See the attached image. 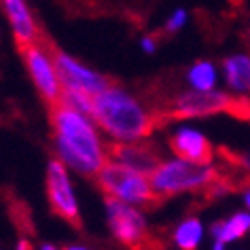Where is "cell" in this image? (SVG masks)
<instances>
[{"instance_id":"obj_1","label":"cell","mask_w":250,"mask_h":250,"mask_svg":"<svg viewBox=\"0 0 250 250\" xmlns=\"http://www.w3.org/2000/svg\"><path fill=\"white\" fill-rule=\"evenodd\" d=\"M49 123L55 157L79 176L96 178L110 159V148H106L93 117L58 102L49 106Z\"/></svg>"},{"instance_id":"obj_2","label":"cell","mask_w":250,"mask_h":250,"mask_svg":"<svg viewBox=\"0 0 250 250\" xmlns=\"http://www.w3.org/2000/svg\"><path fill=\"white\" fill-rule=\"evenodd\" d=\"M91 117L110 142L148 140L157 125V117L140 98L112 83L93 98Z\"/></svg>"},{"instance_id":"obj_3","label":"cell","mask_w":250,"mask_h":250,"mask_svg":"<svg viewBox=\"0 0 250 250\" xmlns=\"http://www.w3.org/2000/svg\"><path fill=\"white\" fill-rule=\"evenodd\" d=\"M216 178L218 170L214 164H202L174 155L170 159H161L151 174V185L157 197H174L206 191Z\"/></svg>"},{"instance_id":"obj_4","label":"cell","mask_w":250,"mask_h":250,"mask_svg":"<svg viewBox=\"0 0 250 250\" xmlns=\"http://www.w3.org/2000/svg\"><path fill=\"white\" fill-rule=\"evenodd\" d=\"M96 185L104 193V197H115L119 202L140 206V208L151 206L159 199L151 185V176L136 172L115 159H108L98 172Z\"/></svg>"},{"instance_id":"obj_5","label":"cell","mask_w":250,"mask_h":250,"mask_svg":"<svg viewBox=\"0 0 250 250\" xmlns=\"http://www.w3.org/2000/svg\"><path fill=\"white\" fill-rule=\"evenodd\" d=\"M21 55H23L26 70L30 74V79H32L34 89L39 91L42 102L47 106L58 104L62 100L64 85H62L58 66H55L53 51H49V49L42 47L41 42H34V45L21 47Z\"/></svg>"},{"instance_id":"obj_6","label":"cell","mask_w":250,"mask_h":250,"mask_svg":"<svg viewBox=\"0 0 250 250\" xmlns=\"http://www.w3.org/2000/svg\"><path fill=\"white\" fill-rule=\"evenodd\" d=\"M104 214L110 235L119 244L136 248L146 240L148 221L140 206L119 202L115 197H104Z\"/></svg>"},{"instance_id":"obj_7","label":"cell","mask_w":250,"mask_h":250,"mask_svg":"<svg viewBox=\"0 0 250 250\" xmlns=\"http://www.w3.org/2000/svg\"><path fill=\"white\" fill-rule=\"evenodd\" d=\"M45 189H47L49 208H51L62 221L79 225L81 223V206H79L77 193H74L70 170H68V166L62 164L58 157L49 159V164H47Z\"/></svg>"},{"instance_id":"obj_8","label":"cell","mask_w":250,"mask_h":250,"mask_svg":"<svg viewBox=\"0 0 250 250\" xmlns=\"http://www.w3.org/2000/svg\"><path fill=\"white\" fill-rule=\"evenodd\" d=\"M233 98L223 89H210V91H197L187 89L178 93L172 102V115L178 119H202L212 117L218 112H227L233 108Z\"/></svg>"},{"instance_id":"obj_9","label":"cell","mask_w":250,"mask_h":250,"mask_svg":"<svg viewBox=\"0 0 250 250\" xmlns=\"http://www.w3.org/2000/svg\"><path fill=\"white\" fill-rule=\"evenodd\" d=\"M53 58H55V66H58L64 89H79L96 98L98 93H102L110 85V79L106 74L93 70L91 66H87L85 62L77 60L70 53L55 49Z\"/></svg>"},{"instance_id":"obj_10","label":"cell","mask_w":250,"mask_h":250,"mask_svg":"<svg viewBox=\"0 0 250 250\" xmlns=\"http://www.w3.org/2000/svg\"><path fill=\"white\" fill-rule=\"evenodd\" d=\"M170 148L178 157L202 161V164H212V157H214L208 136L193 125H180L174 129L170 136Z\"/></svg>"},{"instance_id":"obj_11","label":"cell","mask_w":250,"mask_h":250,"mask_svg":"<svg viewBox=\"0 0 250 250\" xmlns=\"http://www.w3.org/2000/svg\"><path fill=\"white\" fill-rule=\"evenodd\" d=\"M110 159L119 161V164L132 167L136 172H142L146 176H151L155 167L161 164V157L157 151L146 145V140L140 142H112L110 146Z\"/></svg>"},{"instance_id":"obj_12","label":"cell","mask_w":250,"mask_h":250,"mask_svg":"<svg viewBox=\"0 0 250 250\" xmlns=\"http://www.w3.org/2000/svg\"><path fill=\"white\" fill-rule=\"evenodd\" d=\"M2 7L17 45L28 47L39 42V28H36V21L30 13L26 0H2Z\"/></svg>"},{"instance_id":"obj_13","label":"cell","mask_w":250,"mask_h":250,"mask_svg":"<svg viewBox=\"0 0 250 250\" xmlns=\"http://www.w3.org/2000/svg\"><path fill=\"white\" fill-rule=\"evenodd\" d=\"M223 83L237 96H250V53L227 55L221 64Z\"/></svg>"},{"instance_id":"obj_14","label":"cell","mask_w":250,"mask_h":250,"mask_svg":"<svg viewBox=\"0 0 250 250\" xmlns=\"http://www.w3.org/2000/svg\"><path fill=\"white\" fill-rule=\"evenodd\" d=\"M248 233H250V210H240L235 214H231L229 218H223V221H216L214 225H210L212 240H218L227 244V246L242 240Z\"/></svg>"},{"instance_id":"obj_15","label":"cell","mask_w":250,"mask_h":250,"mask_svg":"<svg viewBox=\"0 0 250 250\" xmlns=\"http://www.w3.org/2000/svg\"><path fill=\"white\" fill-rule=\"evenodd\" d=\"M221 68H218L212 60H197L187 68L185 81L191 89L197 91H210L218 89V81H221Z\"/></svg>"},{"instance_id":"obj_16","label":"cell","mask_w":250,"mask_h":250,"mask_svg":"<svg viewBox=\"0 0 250 250\" xmlns=\"http://www.w3.org/2000/svg\"><path fill=\"white\" fill-rule=\"evenodd\" d=\"M206 225L199 216H185L172 231V242L178 250H197L204 242Z\"/></svg>"},{"instance_id":"obj_17","label":"cell","mask_w":250,"mask_h":250,"mask_svg":"<svg viewBox=\"0 0 250 250\" xmlns=\"http://www.w3.org/2000/svg\"><path fill=\"white\" fill-rule=\"evenodd\" d=\"M60 102H64L66 106H70L74 110L85 112V115H91V110H93V96H89L85 91H79V89H64Z\"/></svg>"},{"instance_id":"obj_18","label":"cell","mask_w":250,"mask_h":250,"mask_svg":"<svg viewBox=\"0 0 250 250\" xmlns=\"http://www.w3.org/2000/svg\"><path fill=\"white\" fill-rule=\"evenodd\" d=\"M187 21H189V13H187V9H174L170 17L166 20V32L167 34H176L180 32L185 26H187Z\"/></svg>"},{"instance_id":"obj_19","label":"cell","mask_w":250,"mask_h":250,"mask_svg":"<svg viewBox=\"0 0 250 250\" xmlns=\"http://www.w3.org/2000/svg\"><path fill=\"white\" fill-rule=\"evenodd\" d=\"M229 191H231V185L227 183V180H221V178H216L214 183H212L208 189H206V193H208V197H225V195H229Z\"/></svg>"},{"instance_id":"obj_20","label":"cell","mask_w":250,"mask_h":250,"mask_svg":"<svg viewBox=\"0 0 250 250\" xmlns=\"http://www.w3.org/2000/svg\"><path fill=\"white\" fill-rule=\"evenodd\" d=\"M140 49H142V53L153 55L155 51H157V41H155V36H151V34L142 36L140 39Z\"/></svg>"},{"instance_id":"obj_21","label":"cell","mask_w":250,"mask_h":250,"mask_svg":"<svg viewBox=\"0 0 250 250\" xmlns=\"http://www.w3.org/2000/svg\"><path fill=\"white\" fill-rule=\"evenodd\" d=\"M13 250H32V244H30L28 237H20V240L15 242Z\"/></svg>"},{"instance_id":"obj_22","label":"cell","mask_w":250,"mask_h":250,"mask_svg":"<svg viewBox=\"0 0 250 250\" xmlns=\"http://www.w3.org/2000/svg\"><path fill=\"white\" fill-rule=\"evenodd\" d=\"M62 250H91V248L83 246V244H68V246H64Z\"/></svg>"},{"instance_id":"obj_23","label":"cell","mask_w":250,"mask_h":250,"mask_svg":"<svg viewBox=\"0 0 250 250\" xmlns=\"http://www.w3.org/2000/svg\"><path fill=\"white\" fill-rule=\"evenodd\" d=\"M242 199H244V206H246V210H250V187H248V189H244Z\"/></svg>"},{"instance_id":"obj_24","label":"cell","mask_w":250,"mask_h":250,"mask_svg":"<svg viewBox=\"0 0 250 250\" xmlns=\"http://www.w3.org/2000/svg\"><path fill=\"white\" fill-rule=\"evenodd\" d=\"M225 248H227V244H223L218 240H212V250H225Z\"/></svg>"},{"instance_id":"obj_25","label":"cell","mask_w":250,"mask_h":250,"mask_svg":"<svg viewBox=\"0 0 250 250\" xmlns=\"http://www.w3.org/2000/svg\"><path fill=\"white\" fill-rule=\"evenodd\" d=\"M39 250H60V248L55 246V244H49V242H45V244H42V246H41Z\"/></svg>"}]
</instances>
